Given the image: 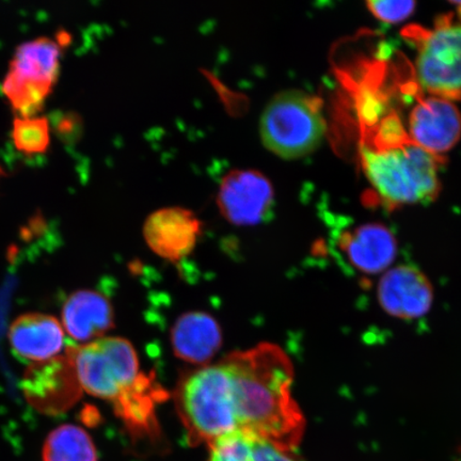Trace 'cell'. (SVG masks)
Here are the masks:
<instances>
[{
	"label": "cell",
	"instance_id": "obj_11",
	"mask_svg": "<svg viewBox=\"0 0 461 461\" xmlns=\"http://www.w3.org/2000/svg\"><path fill=\"white\" fill-rule=\"evenodd\" d=\"M272 184L262 173L240 170L224 177L218 194V204L230 222L250 226L262 221L272 207Z\"/></svg>",
	"mask_w": 461,
	"mask_h": 461
},
{
	"label": "cell",
	"instance_id": "obj_24",
	"mask_svg": "<svg viewBox=\"0 0 461 461\" xmlns=\"http://www.w3.org/2000/svg\"><path fill=\"white\" fill-rule=\"evenodd\" d=\"M3 175H4V170L2 168V166H0V177H2Z\"/></svg>",
	"mask_w": 461,
	"mask_h": 461
},
{
	"label": "cell",
	"instance_id": "obj_1",
	"mask_svg": "<svg viewBox=\"0 0 461 461\" xmlns=\"http://www.w3.org/2000/svg\"><path fill=\"white\" fill-rule=\"evenodd\" d=\"M232 385L239 429L294 451L303 439L305 420L294 400V367L278 345L261 343L234 351L221 362Z\"/></svg>",
	"mask_w": 461,
	"mask_h": 461
},
{
	"label": "cell",
	"instance_id": "obj_4",
	"mask_svg": "<svg viewBox=\"0 0 461 461\" xmlns=\"http://www.w3.org/2000/svg\"><path fill=\"white\" fill-rule=\"evenodd\" d=\"M321 102L302 90H286L267 103L259 120V135L270 152L285 159L305 157L324 140Z\"/></svg>",
	"mask_w": 461,
	"mask_h": 461
},
{
	"label": "cell",
	"instance_id": "obj_23",
	"mask_svg": "<svg viewBox=\"0 0 461 461\" xmlns=\"http://www.w3.org/2000/svg\"><path fill=\"white\" fill-rule=\"evenodd\" d=\"M454 5H458V10L460 11V14H461V2L460 3H454Z\"/></svg>",
	"mask_w": 461,
	"mask_h": 461
},
{
	"label": "cell",
	"instance_id": "obj_6",
	"mask_svg": "<svg viewBox=\"0 0 461 461\" xmlns=\"http://www.w3.org/2000/svg\"><path fill=\"white\" fill-rule=\"evenodd\" d=\"M84 392L114 402L140 378L134 346L119 337H103L68 348Z\"/></svg>",
	"mask_w": 461,
	"mask_h": 461
},
{
	"label": "cell",
	"instance_id": "obj_15",
	"mask_svg": "<svg viewBox=\"0 0 461 461\" xmlns=\"http://www.w3.org/2000/svg\"><path fill=\"white\" fill-rule=\"evenodd\" d=\"M168 399V392L161 387L154 374L141 373L129 391L113 402L114 411L131 436L157 440L160 438L157 408Z\"/></svg>",
	"mask_w": 461,
	"mask_h": 461
},
{
	"label": "cell",
	"instance_id": "obj_16",
	"mask_svg": "<svg viewBox=\"0 0 461 461\" xmlns=\"http://www.w3.org/2000/svg\"><path fill=\"white\" fill-rule=\"evenodd\" d=\"M61 324L74 341H95L112 330L114 314L111 302L103 294L82 290L71 294L63 304Z\"/></svg>",
	"mask_w": 461,
	"mask_h": 461
},
{
	"label": "cell",
	"instance_id": "obj_9",
	"mask_svg": "<svg viewBox=\"0 0 461 461\" xmlns=\"http://www.w3.org/2000/svg\"><path fill=\"white\" fill-rule=\"evenodd\" d=\"M377 299L388 315L402 321L418 320L429 312L434 303V287L428 276L413 265H396L380 278Z\"/></svg>",
	"mask_w": 461,
	"mask_h": 461
},
{
	"label": "cell",
	"instance_id": "obj_3",
	"mask_svg": "<svg viewBox=\"0 0 461 461\" xmlns=\"http://www.w3.org/2000/svg\"><path fill=\"white\" fill-rule=\"evenodd\" d=\"M173 400L190 445L211 446L239 429L232 385L221 363L183 375Z\"/></svg>",
	"mask_w": 461,
	"mask_h": 461
},
{
	"label": "cell",
	"instance_id": "obj_10",
	"mask_svg": "<svg viewBox=\"0 0 461 461\" xmlns=\"http://www.w3.org/2000/svg\"><path fill=\"white\" fill-rule=\"evenodd\" d=\"M408 129L413 143L441 158L460 140L461 114L452 101L430 95L412 108Z\"/></svg>",
	"mask_w": 461,
	"mask_h": 461
},
{
	"label": "cell",
	"instance_id": "obj_18",
	"mask_svg": "<svg viewBox=\"0 0 461 461\" xmlns=\"http://www.w3.org/2000/svg\"><path fill=\"white\" fill-rule=\"evenodd\" d=\"M209 447L207 461H299L290 449L243 429L219 438Z\"/></svg>",
	"mask_w": 461,
	"mask_h": 461
},
{
	"label": "cell",
	"instance_id": "obj_19",
	"mask_svg": "<svg viewBox=\"0 0 461 461\" xmlns=\"http://www.w3.org/2000/svg\"><path fill=\"white\" fill-rule=\"evenodd\" d=\"M43 461H97L94 440L79 426L61 425L44 442Z\"/></svg>",
	"mask_w": 461,
	"mask_h": 461
},
{
	"label": "cell",
	"instance_id": "obj_13",
	"mask_svg": "<svg viewBox=\"0 0 461 461\" xmlns=\"http://www.w3.org/2000/svg\"><path fill=\"white\" fill-rule=\"evenodd\" d=\"M339 248L349 267L362 275L387 272L397 256V240L382 223L362 224L339 239Z\"/></svg>",
	"mask_w": 461,
	"mask_h": 461
},
{
	"label": "cell",
	"instance_id": "obj_14",
	"mask_svg": "<svg viewBox=\"0 0 461 461\" xmlns=\"http://www.w3.org/2000/svg\"><path fill=\"white\" fill-rule=\"evenodd\" d=\"M66 331L54 316L27 313L17 317L8 331L9 343L20 360L43 362L61 355Z\"/></svg>",
	"mask_w": 461,
	"mask_h": 461
},
{
	"label": "cell",
	"instance_id": "obj_20",
	"mask_svg": "<svg viewBox=\"0 0 461 461\" xmlns=\"http://www.w3.org/2000/svg\"><path fill=\"white\" fill-rule=\"evenodd\" d=\"M51 128L48 117H16L11 138L15 149L28 158L44 154L50 144Z\"/></svg>",
	"mask_w": 461,
	"mask_h": 461
},
{
	"label": "cell",
	"instance_id": "obj_8",
	"mask_svg": "<svg viewBox=\"0 0 461 461\" xmlns=\"http://www.w3.org/2000/svg\"><path fill=\"white\" fill-rule=\"evenodd\" d=\"M21 388L29 405L46 416L66 413L84 393L68 350L55 358L29 365Z\"/></svg>",
	"mask_w": 461,
	"mask_h": 461
},
{
	"label": "cell",
	"instance_id": "obj_17",
	"mask_svg": "<svg viewBox=\"0 0 461 461\" xmlns=\"http://www.w3.org/2000/svg\"><path fill=\"white\" fill-rule=\"evenodd\" d=\"M171 344L177 358L204 366L221 348V326L204 312L184 314L172 328Z\"/></svg>",
	"mask_w": 461,
	"mask_h": 461
},
{
	"label": "cell",
	"instance_id": "obj_2",
	"mask_svg": "<svg viewBox=\"0 0 461 461\" xmlns=\"http://www.w3.org/2000/svg\"><path fill=\"white\" fill-rule=\"evenodd\" d=\"M439 160L411 140L392 147L361 148V165L368 183L384 206L425 203L440 190Z\"/></svg>",
	"mask_w": 461,
	"mask_h": 461
},
{
	"label": "cell",
	"instance_id": "obj_12",
	"mask_svg": "<svg viewBox=\"0 0 461 461\" xmlns=\"http://www.w3.org/2000/svg\"><path fill=\"white\" fill-rule=\"evenodd\" d=\"M201 230V222L193 212L168 207L148 217L143 235L155 255L167 261L178 262L193 252Z\"/></svg>",
	"mask_w": 461,
	"mask_h": 461
},
{
	"label": "cell",
	"instance_id": "obj_7",
	"mask_svg": "<svg viewBox=\"0 0 461 461\" xmlns=\"http://www.w3.org/2000/svg\"><path fill=\"white\" fill-rule=\"evenodd\" d=\"M416 75L430 95L460 99L461 23L445 22L420 34Z\"/></svg>",
	"mask_w": 461,
	"mask_h": 461
},
{
	"label": "cell",
	"instance_id": "obj_21",
	"mask_svg": "<svg viewBox=\"0 0 461 461\" xmlns=\"http://www.w3.org/2000/svg\"><path fill=\"white\" fill-rule=\"evenodd\" d=\"M50 122L51 132L67 146H74L82 140L85 125L83 118L77 113H55L53 117L50 118Z\"/></svg>",
	"mask_w": 461,
	"mask_h": 461
},
{
	"label": "cell",
	"instance_id": "obj_5",
	"mask_svg": "<svg viewBox=\"0 0 461 461\" xmlns=\"http://www.w3.org/2000/svg\"><path fill=\"white\" fill-rule=\"evenodd\" d=\"M65 45L40 37L17 46L3 84V94L17 117H36L60 77Z\"/></svg>",
	"mask_w": 461,
	"mask_h": 461
},
{
	"label": "cell",
	"instance_id": "obj_22",
	"mask_svg": "<svg viewBox=\"0 0 461 461\" xmlns=\"http://www.w3.org/2000/svg\"><path fill=\"white\" fill-rule=\"evenodd\" d=\"M416 5L414 2H368L367 8L376 19L388 24H399L412 15Z\"/></svg>",
	"mask_w": 461,
	"mask_h": 461
}]
</instances>
